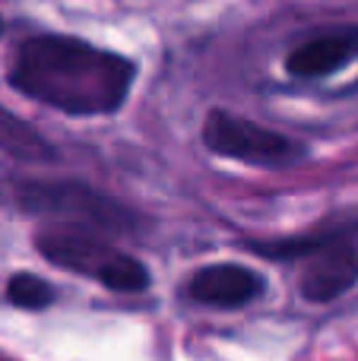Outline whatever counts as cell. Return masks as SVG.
Returning <instances> with one entry per match:
<instances>
[{
  "label": "cell",
  "instance_id": "1",
  "mask_svg": "<svg viewBox=\"0 0 358 361\" xmlns=\"http://www.w3.org/2000/svg\"><path fill=\"white\" fill-rule=\"evenodd\" d=\"M16 92L67 114H111L133 86V63L124 54L70 35H35L19 44L10 63Z\"/></svg>",
  "mask_w": 358,
  "mask_h": 361
},
{
  "label": "cell",
  "instance_id": "2",
  "mask_svg": "<svg viewBox=\"0 0 358 361\" xmlns=\"http://www.w3.org/2000/svg\"><path fill=\"white\" fill-rule=\"evenodd\" d=\"M251 250L270 260H295L304 257L302 295L314 305L340 298L358 282V228L327 231L317 238H292V241L251 244Z\"/></svg>",
  "mask_w": 358,
  "mask_h": 361
},
{
  "label": "cell",
  "instance_id": "3",
  "mask_svg": "<svg viewBox=\"0 0 358 361\" xmlns=\"http://www.w3.org/2000/svg\"><path fill=\"white\" fill-rule=\"evenodd\" d=\"M35 244L54 267L80 276H95L111 292H146L149 288V269L137 257L114 250L95 231L48 228L35 238Z\"/></svg>",
  "mask_w": 358,
  "mask_h": 361
},
{
  "label": "cell",
  "instance_id": "4",
  "mask_svg": "<svg viewBox=\"0 0 358 361\" xmlns=\"http://www.w3.org/2000/svg\"><path fill=\"white\" fill-rule=\"evenodd\" d=\"M203 143L213 152L226 159H238L247 165H260V169H279V165H292L304 156V149L295 140L283 137V133L270 130V127L257 124V121L238 118L228 111H209L203 121Z\"/></svg>",
  "mask_w": 358,
  "mask_h": 361
},
{
  "label": "cell",
  "instance_id": "5",
  "mask_svg": "<svg viewBox=\"0 0 358 361\" xmlns=\"http://www.w3.org/2000/svg\"><path fill=\"white\" fill-rule=\"evenodd\" d=\"M19 200L32 212H70V216L82 219V222H95L101 228H114V225L127 222L118 206L105 203L99 193L80 184H25L19 190Z\"/></svg>",
  "mask_w": 358,
  "mask_h": 361
},
{
  "label": "cell",
  "instance_id": "6",
  "mask_svg": "<svg viewBox=\"0 0 358 361\" xmlns=\"http://www.w3.org/2000/svg\"><path fill=\"white\" fill-rule=\"evenodd\" d=\"M187 292L200 305L213 307H241L264 292V279L254 269L238 263H213L190 276Z\"/></svg>",
  "mask_w": 358,
  "mask_h": 361
},
{
  "label": "cell",
  "instance_id": "7",
  "mask_svg": "<svg viewBox=\"0 0 358 361\" xmlns=\"http://www.w3.org/2000/svg\"><path fill=\"white\" fill-rule=\"evenodd\" d=\"M352 57H358V29L323 32V35H314L304 44H298L285 57V70L298 80H317V76L336 73Z\"/></svg>",
  "mask_w": 358,
  "mask_h": 361
},
{
  "label": "cell",
  "instance_id": "8",
  "mask_svg": "<svg viewBox=\"0 0 358 361\" xmlns=\"http://www.w3.org/2000/svg\"><path fill=\"white\" fill-rule=\"evenodd\" d=\"M0 149L13 159H25V162H48L54 159V146L42 137L32 124H25L19 114L0 105Z\"/></svg>",
  "mask_w": 358,
  "mask_h": 361
},
{
  "label": "cell",
  "instance_id": "9",
  "mask_svg": "<svg viewBox=\"0 0 358 361\" xmlns=\"http://www.w3.org/2000/svg\"><path fill=\"white\" fill-rule=\"evenodd\" d=\"M6 298L16 307H25V311H42L54 301V288L32 273H16L6 286Z\"/></svg>",
  "mask_w": 358,
  "mask_h": 361
},
{
  "label": "cell",
  "instance_id": "10",
  "mask_svg": "<svg viewBox=\"0 0 358 361\" xmlns=\"http://www.w3.org/2000/svg\"><path fill=\"white\" fill-rule=\"evenodd\" d=\"M0 32H4V23H0Z\"/></svg>",
  "mask_w": 358,
  "mask_h": 361
}]
</instances>
